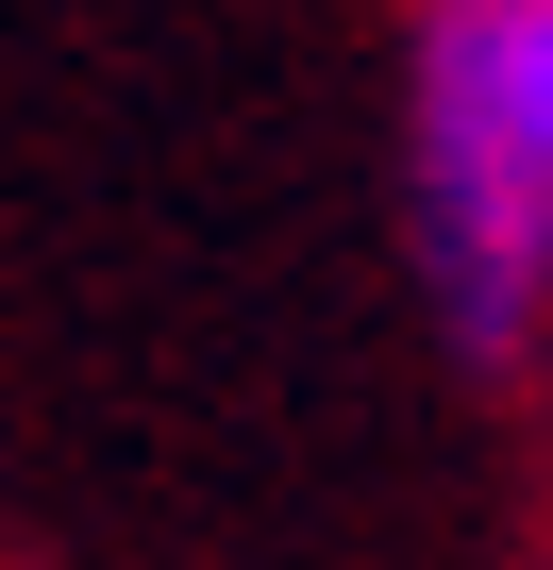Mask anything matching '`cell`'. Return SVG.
<instances>
[{
    "label": "cell",
    "mask_w": 553,
    "mask_h": 570,
    "mask_svg": "<svg viewBox=\"0 0 553 570\" xmlns=\"http://www.w3.org/2000/svg\"><path fill=\"white\" fill-rule=\"evenodd\" d=\"M419 268L470 353L553 320V0H419Z\"/></svg>",
    "instance_id": "1"
}]
</instances>
